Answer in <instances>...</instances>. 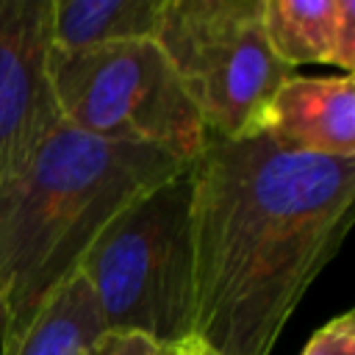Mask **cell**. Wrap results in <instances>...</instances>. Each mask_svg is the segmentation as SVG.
I'll use <instances>...</instances> for the list:
<instances>
[{"label":"cell","mask_w":355,"mask_h":355,"mask_svg":"<svg viewBox=\"0 0 355 355\" xmlns=\"http://www.w3.org/2000/svg\"><path fill=\"white\" fill-rule=\"evenodd\" d=\"M300 355H355V313L344 311L324 322Z\"/></svg>","instance_id":"obj_11"},{"label":"cell","mask_w":355,"mask_h":355,"mask_svg":"<svg viewBox=\"0 0 355 355\" xmlns=\"http://www.w3.org/2000/svg\"><path fill=\"white\" fill-rule=\"evenodd\" d=\"M169 349L141 333H105L97 355H169Z\"/></svg>","instance_id":"obj_12"},{"label":"cell","mask_w":355,"mask_h":355,"mask_svg":"<svg viewBox=\"0 0 355 355\" xmlns=\"http://www.w3.org/2000/svg\"><path fill=\"white\" fill-rule=\"evenodd\" d=\"M183 169L189 164L155 147L105 141L61 122L0 183V344L31 327L111 219Z\"/></svg>","instance_id":"obj_2"},{"label":"cell","mask_w":355,"mask_h":355,"mask_svg":"<svg viewBox=\"0 0 355 355\" xmlns=\"http://www.w3.org/2000/svg\"><path fill=\"white\" fill-rule=\"evenodd\" d=\"M263 0H164L155 44L208 136L244 139L272 92L294 75L269 47Z\"/></svg>","instance_id":"obj_5"},{"label":"cell","mask_w":355,"mask_h":355,"mask_svg":"<svg viewBox=\"0 0 355 355\" xmlns=\"http://www.w3.org/2000/svg\"><path fill=\"white\" fill-rule=\"evenodd\" d=\"M50 89L67 125L122 144L155 147L191 164L208 130L155 39L58 53L47 58Z\"/></svg>","instance_id":"obj_4"},{"label":"cell","mask_w":355,"mask_h":355,"mask_svg":"<svg viewBox=\"0 0 355 355\" xmlns=\"http://www.w3.org/2000/svg\"><path fill=\"white\" fill-rule=\"evenodd\" d=\"M164 0H53L50 47L58 53L155 39Z\"/></svg>","instance_id":"obj_9"},{"label":"cell","mask_w":355,"mask_h":355,"mask_svg":"<svg viewBox=\"0 0 355 355\" xmlns=\"http://www.w3.org/2000/svg\"><path fill=\"white\" fill-rule=\"evenodd\" d=\"M263 33L272 53L297 72L305 64L355 69V0H263Z\"/></svg>","instance_id":"obj_8"},{"label":"cell","mask_w":355,"mask_h":355,"mask_svg":"<svg viewBox=\"0 0 355 355\" xmlns=\"http://www.w3.org/2000/svg\"><path fill=\"white\" fill-rule=\"evenodd\" d=\"M189 178L194 336L214 355H272L352 225L355 161L208 136Z\"/></svg>","instance_id":"obj_1"},{"label":"cell","mask_w":355,"mask_h":355,"mask_svg":"<svg viewBox=\"0 0 355 355\" xmlns=\"http://www.w3.org/2000/svg\"><path fill=\"white\" fill-rule=\"evenodd\" d=\"M78 272L92 288L105 333H141L164 347L194 338L189 169L111 219Z\"/></svg>","instance_id":"obj_3"},{"label":"cell","mask_w":355,"mask_h":355,"mask_svg":"<svg viewBox=\"0 0 355 355\" xmlns=\"http://www.w3.org/2000/svg\"><path fill=\"white\" fill-rule=\"evenodd\" d=\"M169 355H214V352L194 336V338H189V341H183V344H178V347H172Z\"/></svg>","instance_id":"obj_13"},{"label":"cell","mask_w":355,"mask_h":355,"mask_svg":"<svg viewBox=\"0 0 355 355\" xmlns=\"http://www.w3.org/2000/svg\"><path fill=\"white\" fill-rule=\"evenodd\" d=\"M86 355H97V349H92V352H86Z\"/></svg>","instance_id":"obj_14"},{"label":"cell","mask_w":355,"mask_h":355,"mask_svg":"<svg viewBox=\"0 0 355 355\" xmlns=\"http://www.w3.org/2000/svg\"><path fill=\"white\" fill-rule=\"evenodd\" d=\"M105 327L100 322L92 288L80 272H75L58 291L42 305L31 327L0 344V355H86L100 347Z\"/></svg>","instance_id":"obj_10"},{"label":"cell","mask_w":355,"mask_h":355,"mask_svg":"<svg viewBox=\"0 0 355 355\" xmlns=\"http://www.w3.org/2000/svg\"><path fill=\"white\" fill-rule=\"evenodd\" d=\"M247 136H263L291 153L355 161L352 75H288L263 103Z\"/></svg>","instance_id":"obj_7"},{"label":"cell","mask_w":355,"mask_h":355,"mask_svg":"<svg viewBox=\"0 0 355 355\" xmlns=\"http://www.w3.org/2000/svg\"><path fill=\"white\" fill-rule=\"evenodd\" d=\"M53 0H0V183L64 122L50 89Z\"/></svg>","instance_id":"obj_6"}]
</instances>
